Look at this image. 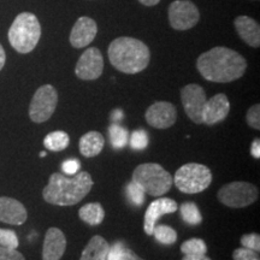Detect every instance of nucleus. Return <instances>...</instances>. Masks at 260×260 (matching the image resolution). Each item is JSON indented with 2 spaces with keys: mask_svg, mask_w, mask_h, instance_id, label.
<instances>
[{
  "mask_svg": "<svg viewBox=\"0 0 260 260\" xmlns=\"http://www.w3.org/2000/svg\"><path fill=\"white\" fill-rule=\"evenodd\" d=\"M197 68L205 80L229 83L243 76L247 61L239 52L219 46L200 54L197 60Z\"/></svg>",
  "mask_w": 260,
  "mask_h": 260,
  "instance_id": "f257e3e1",
  "label": "nucleus"
},
{
  "mask_svg": "<svg viewBox=\"0 0 260 260\" xmlns=\"http://www.w3.org/2000/svg\"><path fill=\"white\" fill-rule=\"evenodd\" d=\"M94 182L88 172L82 171L73 177L61 174H52L48 184L42 190L46 203L56 206H74L86 198L92 190Z\"/></svg>",
  "mask_w": 260,
  "mask_h": 260,
  "instance_id": "f03ea898",
  "label": "nucleus"
},
{
  "mask_svg": "<svg viewBox=\"0 0 260 260\" xmlns=\"http://www.w3.org/2000/svg\"><path fill=\"white\" fill-rule=\"evenodd\" d=\"M110 63L121 73L134 75L148 67L151 52L145 42L138 39L122 37L113 40L109 46Z\"/></svg>",
  "mask_w": 260,
  "mask_h": 260,
  "instance_id": "7ed1b4c3",
  "label": "nucleus"
},
{
  "mask_svg": "<svg viewBox=\"0 0 260 260\" xmlns=\"http://www.w3.org/2000/svg\"><path fill=\"white\" fill-rule=\"evenodd\" d=\"M41 37V25L37 16L22 12L15 18L9 29L10 45L18 53H29L37 47Z\"/></svg>",
  "mask_w": 260,
  "mask_h": 260,
  "instance_id": "20e7f679",
  "label": "nucleus"
},
{
  "mask_svg": "<svg viewBox=\"0 0 260 260\" xmlns=\"http://www.w3.org/2000/svg\"><path fill=\"white\" fill-rule=\"evenodd\" d=\"M151 197H160L171 189L174 178L161 165L146 162L139 165L133 172V180Z\"/></svg>",
  "mask_w": 260,
  "mask_h": 260,
  "instance_id": "39448f33",
  "label": "nucleus"
},
{
  "mask_svg": "<svg viewBox=\"0 0 260 260\" xmlns=\"http://www.w3.org/2000/svg\"><path fill=\"white\" fill-rule=\"evenodd\" d=\"M172 178L175 186L182 193L197 194L210 187L212 182V172L203 164L189 162L182 165Z\"/></svg>",
  "mask_w": 260,
  "mask_h": 260,
  "instance_id": "423d86ee",
  "label": "nucleus"
},
{
  "mask_svg": "<svg viewBox=\"0 0 260 260\" xmlns=\"http://www.w3.org/2000/svg\"><path fill=\"white\" fill-rule=\"evenodd\" d=\"M218 200L232 209H243L258 200L259 190L249 182H232L218 190Z\"/></svg>",
  "mask_w": 260,
  "mask_h": 260,
  "instance_id": "0eeeda50",
  "label": "nucleus"
},
{
  "mask_svg": "<svg viewBox=\"0 0 260 260\" xmlns=\"http://www.w3.org/2000/svg\"><path fill=\"white\" fill-rule=\"evenodd\" d=\"M58 104V93L56 88L51 84L41 86L34 96H32L30 106H29V117L32 122L44 123L51 118L56 111Z\"/></svg>",
  "mask_w": 260,
  "mask_h": 260,
  "instance_id": "6e6552de",
  "label": "nucleus"
},
{
  "mask_svg": "<svg viewBox=\"0 0 260 260\" xmlns=\"http://www.w3.org/2000/svg\"><path fill=\"white\" fill-rule=\"evenodd\" d=\"M169 22L175 30H188L198 24L200 12L190 0H175L169 6Z\"/></svg>",
  "mask_w": 260,
  "mask_h": 260,
  "instance_id": "1a4fd4ad",
  "label": "nucleus"
},
{
  "mask_svg": "<svg viewBox=\"0 0 260 260\" xmlns=\"http://www.w3.org/2000/svg\"><path fill=\"white\" fill-rule=\"evenodd\" d=\"M181 100L184 112L195 124H203V110L206 104V93L199 84L190 83L181 89Z\"/></svg>",
  "mask_w": 260,
  "mask_h": 260,
  "instance_id": "9d476101",
  "label": "nucleus"
},
{
  "mask_svg": "<svg viewBox=\"0 0 260 260\" xmlns=\"http://www.w3.org/2000/svg\"><path fill=\"white\" fill-rule=\"evenodd\" d=\"M104 71V59L102 52L96 47L87 48L77 61L75 74L83 81H94L102 76Z\"/></svg>",
  "mask_w": 260,
  "mask_h": 260,
  "instance_id": "9b49d317",
  "label": "nucleus"
},
{
  "mask_svg": "<svg viewBox=\"0 0 260 260\" xmlns=\"http://www.w3.org/2000/svg\"><path fill=\"white\" fill-rule=\"evenodd\" d=\"M145 118L155 129H167L176 123L177 110L171 103L157 102L148 107Z\"/></svg>",
  "mask_w": 260,
  "mask_h": 260,
  "instance_id": "f8f14e48",
  "label": "nucleus"
},
{
  "mask_svg": "<svg viewBox=\"0 0 260 260\" xmlns=\"http://www.w3.org/2000/svg\"><path fill=\"white\" fill-rule=\"evenodd\" d=\"M177 209V203L175 200L170 199V198H159V199L154 200L147 207L145 213L144 229L146 235H153V230L155 225H157L158 219L164 216V214L176 212Z\"/></svg>",
  "mask_w": 260,
  "mask_h": 260,
  "instance_id": "ddd939ff",
  "label": "nucleus"
},
{
  "mask_svg": "<svg viewBox=\"0 0 260 260\" xmlns=\"http://www.w3.org/2000/svg\"><path fill=\"white\" fill-rule=\"evenodd\" d=\"M230 111V103L225 94L219 93L206 100L203 110V124L213 125L224 121Z\"/></svg>",
  "mask_w": 260,
  "mask_h": 260,
  "instance_id": "4468645a",
  "label": "nucleus"
},
{
  "mask_svg": "<svg viewBox=\"0 0 260 260\" xmlns=\"http://www.w3.org/2000/svg\"><path fill=\"white\" fill-rule=\"evenodd\" d=\"M98 25L95 21L87 16H82L76 21L70 31V44L75 48L87 47L96 37Z\"/></svg>",
  "mask_w": 260,
  "mask_h": 260,
  "instance_id": "2eb2a0df",
  "label": "nucleus"
},
{
  "mask_svg": "<svg viewBox=\"0 0 260 260\" xmlns=\"http://www.w3.org/2000/svg\"><path fill=\"white\" fill-rule=\"evenodd\" d=\"M28 218L24 205L9 197H0V222L22 225Z\"/></svg>",
  "mask_w": 260,
  "mask_h": 260,
  "instance_id": "dca6fc26",
  "label": "nucleus"
},
{
  "mask_svg": "<svg viewBox=\"0 0 260 260\" xmlns=\"http://www.w3.org/2000/svg\"><path fill=\"white\" fill-rule=\"evenodd\" d=\"M67 249V239L58 228H50L46 232L42 247V260H60Z\"/></svg>",
  "mask_w": 260,
  "mask_h": 260,
  "instance_id": "f3484780",
  "label": "nucleus"
},
{
  "mask_svg": "<svg viewBox=\"0 0 260 260\" xmlns=\"http://www.w3.org/2000/svg\"><path fill=\"white\" fill-rule=\"evenodd\" d=\"M234 25L239 37L248 46L258 48L260 46V27L259 23L248 16H239L234 21Z\"/></svg>",
  "mask_w": 260,
  "mask_h": 260,
  "instance_id": "a211bd4d",
  "label": "nucleus"
},
{
  "mask_svg": "<svg viewBox=\"0 0 260 260\" xmlns=\"http://www.w3.org/2000/svg\"><path fill=\"white\" fill-rule=\"evenodd\" d=\"M104 145H105V140L100 133L89 132L80 139L79 147L83 157L93 158L102 153Z\"/></svg>",
  "mask_w": 260,
  "mask_h": 260,
  "instance_id": "6ab92c4d",
  "label": "nucleus"
},
{
  "mask_svg": "<svg viewBox=\"0 0 260 260\" xmlns=\"http://www.w3.org/2000/svg\"><path fill=\"white\" fill-rule=\"evenodd\" d=\"M109 248V242L103 236H93L83 249L80 260H106Z\"/></svg>",
  "mask_w": 260,
  "mask_h": 260,
  "instance_id": "aec40b11",
  "label": "nucleus"
},
{
  "mask_svg": "<svg viewBox=\"0 0 260 260\" xmlns=\"http://www.w3.org/2000/svg\"><path fill=\"white\" fill-rule=\"evenodd\" d=\"M79 217L82 222L89 224V225H99L105 217V211H104L102 204L99 203L86 204L80 209Z\"/></svg>",
  "mask_w": 260,
  "mask_h": 260,
  "instance_id": "412c9836",
  "label": "nucleus"
},
{
  "mask_svg": "<svg viewBox=\"0 0 260 260\" xmlns=\"http://www.w3.org/2000/svg\"><path fill=\"white\" fill-rule=\"evenodd\" d=\"M70 144L69 135L61 130H57V132H52L48 134L44 140V146L48 151L52 152H60L64 151Z\"/></svg>",
  "mask_w": 260,
  "mask_h": 260,
  "instance_id": "4be33fe9",
  "label": "nucleus"
},
{
  "mask_svg": "<svg viewBox=\"0 0 260 260\" xmlns=\"http://www.w3.org/2000/svg\"><path fill=\"white\" fill-rule=\"evenodd\" d=\"M109 134H110V142H111L112 147L115 149H121L123 147H125V145L128 144L129 133L128 130L123 128V126L113 123V124L110 126Z\"/></svg>",
  "mask_w": 260,
  "mask_h": 260,
  "instance_id": "5701e85b",
  "label": "nucleus"
},
{
  "mask_svg": "<svg viewBox=\"0 0 260 260\" xmlns=\"http://www.w3.org/2000/svg\"><path fill=\"white\" fill-rule=\"evenodd\" d=\"M180 212L184 222L187 224H190V225H198V224H200L201 220H203L200 211L194 203L182 204L180 207Z\"/></svg>",
  "mask_w": 260,
  "mask_h": 260,
  "instance_id": "b1692460",
  "label": "nucleus"
},
{
  "mask_svg": "<svg viewBox=\"0 0 260 260\" xmlns=\"http://www.w3.org/2000/svg\"><path fill=\"white\" fill-rule=\"evenodd\" d=\"M181 252L184 255H199V254H206L207 253V246L204 240L201 239H189L184 241L181 245Z\"/></svg>",
  "mask_w": 260,
  "mask_h": 260,
  "instance_id": "393cba45",
  "label": "nucleus"
},
{
  "mask_svg": "<svg viewBox=\"0 0 260 260\" xmlns=\"http://www.w3.org/2000/svg\"><path fill=\"white\" fill-rule=\"evenodd\" d=\"M153 235L157 239V241L162 243V245H174L177 241L176 230L168 225H155Z\"/></svg>",
  "mask_w": 260,
  "mask_h": 260,
  "instance_id": "a878e982",
  "label": "nucleus"
},
{
  "mask_svg": "<svg viewBox=\"0 0 260 260\" xmlns=\"http://www.w3.org/2000/svg\"><path fill=\"white\" fill-rule=\"evenodd\" d=\"M129 144L130 147L135 149V151L145 149L148 146V134L142 129L134 130V132L132 133V135H130Z\"/></svg>",
  "mask_w": 260,
  "mask_h": 260,
  "instance_id": "bb28decb",
  "label": "nucleus"
},
{
  "mask_svg": "<svg viewBox=\"0 0 260 260\" xmlns=\"http://www.w3.org/2000/svg\"><path fill=\"white\" fill-rule=\"evenodd\" d=\"M126 193H128L129 200L132 201L135 206H141L145 201V191L138 183L132 181L126 187Z\"/></svg>",
  "mask_w": 260,
  "mask_h": 260,
  "instance_id": "cd10ccee",
  "label": "nucleus"
},
{
  "mask_svg": "<svg viewBox=\"0 0 260 260\" xmlns=\"http://www.w3.org/2000/svg\"><path fill=\"white\" fill-rule=\"evenodd\" d=\"M18 245V237L16 235L14 230L2 229V228H0V246L17 249Z\"/></svg>",
  "mask_w": 260,
  "mask_h": 260,
  "instance_id": "c85d7f7f",
  "label": "nucleus"
},
{
  "mask_svg": "<svg viewBox=\"0 0 260 260\" xmlns=\"http://www.w3.org/2000/svg\"><path fill=\"white\" fill-rule=\"evenodd\" d=\"M247 124H248L251 128L259 130L260 129V105L259 104H255L253 105L251 109L248 110L246 116Z\"/></svg>",
  "mask_w": 260,
  "mask_h": 260,
  "instance_id": "c756f323",
  "label": "nucleus"
},
{
  "mask_svg": "<svg viewBox=\"0 0 260 260\" xmlns=\"http://www.w3.org/2000/svg\"><path fill=\"white\" fill-rule=\"evenodd\" d=\"M241 245L245 248L252 249V251L258 252L260 251V236L259 234H247L241 237Z\"/></svg>",
  "mask_w": 260,
  "mask_h": 260,
  "instance_id": "7c9ffc66",
  "label": "nucleus"
},
{
  "mask_svg": "<svg viewBox=\"0 0 260 260\" xmlns=\"http://www.w3.org/2000/svg\"><path fill=\"white\" fill-rule=\"evenodd\" d=\"M233 259L234 260H260L258 252L245 248V247L236 248L233 253Z\"/></svg>",
  "mask_w": 260,
  "mask_h": 260,
  "instance_id": "2f4dec72",
  "label": "nucleus"
},
{
  "mask_svg": "<svg viewBox=\"0 0 260 260\" xmlns=\"http://www.w3.org/2000/svg\"><path fill=\"white\" fill-rule=\"evenodd\" d=\"M0 260H25V259L23 254L19 253L17 249L0 246Z\"/></svg>",
  "mask_w": 260,
  "mask_h": 260,
  "instance_id": "473e14b6",
  "label": "nucleus"
},
{
  "mask_svg": "<svg viewBox=\"0 0 260 260\" xmlns=\"http://www.w3.org/2000/svg\"><path fill=\"white\" fill-rule=\"evenodd\" d=\"M80 161L77 160V159H67V160L63 161V164H61V170L65 175H76L77 172L80 170Z\"/></svg>",
  "mask_w": 260,
  "mask_h": 260,
  "instance_id": "72a5a7b5",
  "label": "nucleus"
},
{
  "mask_svg": "<svg viewBox=\"0 0 260 260\" xmlns=\"http://www.w3.org/2000/svg\"><path fill=\"white\" fill-rule=\"evenodd\" d=\"M125 247L123 246L122 242H116L115 245L109 248L106 260H121L123 252H124Z\"/></svg>",
  "mask_w": 260,
  "mask_h": 260,
  "instance_id": "f704fd0d",
  "label": "nucleus"
},
{
  "mask_svg": "<svg viewBox=\"0 0 260 260\" xmlns=\"http://www.w3.org/2000/svg\"><path fill=\"white\" fill-rule=\"evenodd\" d=\"M121 260H145V259L140 258L139 255H136L135 253L132 251V249L124 248V252H123Z\"/></svg>",
  "mask_w": 260,
  "mask_h": 260,
  "instance_id": "c9c22d12",
  "label": "nucleus"
},
{
  "mask_svg": "<svg viewBox=\"0 0 260 260\" xmlns=\"http://www.w3.org/2000/svg\"><path fill=\"white\" fill-rule=\"evenodd\" d=\"M251 153L253 155V158H255V159L260 158V140L259 139H255L254 141L252 142Z\"/></svg>",
  "mask_w": 260,
  "mask_h": 260,
  "instance_id": "e433bc0d",
  "label": "nucleus"
},
{
  "mask_svg": "<svg viewBox=\"0 0 260 260\" xmlns=\"http://www.w3.org/2000/svg\"><path fill=\"white\" fill-rule=\"evenodd\" d=\"M182 260H212L209 258L206 254H199V255H184Z\"/></svg>",
  "mask_w": 260,
  "mask_h": 260,
  "instance_id": "4c0bfd02",
  "label": "nucleus"
},
{
  "mask_svg": "<svg viewBox=\"0 0 260 260\" xmlns=\"http://www.w3.org/2000/svg\"><path fill=\"white\" fill-rule=\"evenodd\" d=\"M111 118H112L113 122L121 121V119L123 118V112L121 111V110H118V109L115 110V111L111 112Z\"/></svg>",
  "mask_w": 260,
  "mask_h": 260,
  "instance_id": "58836bf2",
  "label": "nucleus"
},
{
  "mask_svg": "<svg viewBox=\"0 0 260 260\" xmlns=\"http://www.w3.org/2000/svg\"><path fill=\"white\" fill-rule=\"evenodd\" d=\"M5 61H6V54H5L4 48H3V46H2V44H0V70L4 68Z\"/></svg>",
  "mask_w": 260,
  "mask_h": 260,
  "instance_id": "ea45409f",
  "label": "nucleus"
},
{
  "mask_svg": "<svg viewBox=\"0 0 260 260\" xmlns=\"http://www.w3.org/2000/svg\"><path fill=\"white\" fill-rule=\"evenodd\" d=\"M139 2L145 6H154L157 5L160 0H139Z\"/></svg>",
  "mask_w": 260,
  "mask_h": 260,
  "instance_id": "a19ab883",
  "label": "nucleus"
},
{
  "mask_svg": "<svg viewBox=\"0 0 260 260\" xmlns=\"http://www.w3.org/2000/svg\"><path fill=\"white\" fill-rule=\"evenodd\" d=\"M40 157H41V158L46 157V152H41V153H40Z\"/></svg>",
  "mask_w": 260,
  "mask_h": 260,
  "instance_id": "79ce46f5",
  "label": "nucleus"
}]
</instances>
